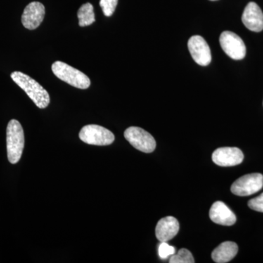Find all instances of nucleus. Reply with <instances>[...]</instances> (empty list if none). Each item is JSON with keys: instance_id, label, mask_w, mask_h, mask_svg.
Listing matches in <instances>:
<instances>
[{"instance_id": "obj_1", "label": "nucleus", "mask_w": 263, "mask_h": 263, "mask_svg": "<svg viewBox=\"0 0 263 263\" xmlns=\"http://www.w3.org/2000/svg\"><path fill=\"white\" fill-rule=\"evenodd\" d=\"M10 77L39 108H46L50 103L48 91L39 83L23 72L15 71Z\"/></svg>"}, {"instance_id": "obj_2", "label": "nucleus", "mask_w": 263, "mask_h": 263, "mask_svg": "<svg viewBox=\"0 0 263 263\" xmlns=\"http://www.w3.org/2000/svg\"><path fill=\"white\" fill-rule=\"evenodd\" d=\"M24 147V129L18 121L12 119L7 127V152L11 164L18 162Z\"/></svg>"}, {"instance_id": "obj_3", "label": "nucleus", "mask_w": 263, "mask_h": 263, "mask_svg": "<svg viewBox=\"0 0 263 263\" xmlns=\"http://www.w3.org/2000/svg\"><path fill=\"white\" fill-rule=\"evenodd\" d=\"M51 69L58 79L78 89H88L91 85V81L87 76L65 62H55L52 65Z\"/></svg>"}, {"instance_id": "obj_4", "label": "nucleus", "mask_w": 263, "mask_h": 263, "mask_svg": "<svg viewBox=\"0 0 263 263\" xmlns=\"http://www.w3.org/2000/svg\"><path fill=\"white\" fill-rule=\"evenodd\" d=\"M79 138L84 143L95 146H108L115 140L112 132L97 124L84 126L79 133Z\"/></svg>"}, {"instance_id": "obj_5", "label": "nucleus", "mask_w": 263, "mask_h": 263, "mask_svg": "<svg viewBox=\"0 0 263 263\" xmlns=\"http://www.w3.org/2000/svg\"><path fill=\"white\" fill-rule=\"evenodd\" d=\"M124 138L129 143L144 153H152L156 148L154 137L141 127H130L124 132Z\"/></svg>"}, {"instance_id": "obj_6", "label": "nucleus", "mask_w": 263, "mask_h": 263, "mask_svg": "<svg viewBox=\"0 0 263 263\" xmlns=\"http://www.w3.org/2000/svg\"><path fill=\"white\" fill-rule=\"evenodd\" d=\"M221 47L224 53L235 60H243L247 53V48L243 40L235 33L226 31L219 37Z\"/></svg>"}, {"instance_id": "obj_7", "label": "nucleus", "mask_w": 263, "mask_h": 263, "mask_svg": "<svg viewBox=\"0 0 263 263\" xmlns=\"http://www.w3.org/2000/svg\"><path fill=\"white\" fill-rule=\"evenodd\" d=\"M263 187V176L260 174L245 175L232 184L231 192L238 196H249Z\"/></svg>"}, {"instance_id": "obj_8", "label": "nucleus", "mask_w": 263, "mask_h": 263, "mask_svg": "<svg viewBox=\"0 0 263 263\" xmlns=\"http://www.w3.org/2000/svg\"><path fill=\"white\" fill-rule=\"evenodd\" d=\"M188 48L193 60L199 65L207 66L212 62L210 47L201 36L194 35L190 37Z\"/></svg>"}, {"instance_id": "obj_9", "label": "nucleus", "mask_w": 263, "mask_h": 263, "mask_svg": "<svg viewBox=\"0 0 263 263\" xmlns=\"http://www.w3.org/2000/svg\"><path fill=\"white\" fill-rule=\"evenodd\" d=\"M243 154L235 147H222L214 151L212 160L214 163L221 167H231L238 165L243 162Z\"/></svg>"}, {"instance_id": "obj_10", "label": "nucleus", "mask_w": 263, "mask_h": 263, "mask_svg": "<svg viewBox=\"0 0 263 263\" xmlns=\"http://www.w3.org/2000/svg\"><path fill=\"white\" fill-rule=\"evenodd\" d=\"M45 14L44 5L40 2H32L24 10L22 16V24L29 30L37 29L42 23Z\"/></svg>"}, {"instance_id": "obj_11", "label": "nucleus", "mask_w": 263, "mask_h": 263, "mask_svg": "<svg viewBox=\"0 0 263 263\" xmlns=\"http://www.w3.org/2000/svg\"><path fill=\"white\" fill-rule=\"evenodd\" d=\"M242 22L245 27L252 32L263 30V13L260 8L253 2L246 6L242 15Z\"/></svg>"}, {"instance_id": "obj_12", "label": "nucleus", "mask_w": 263, "mask_h": 263, "mask_svg": "<svg viewBox=\"0 0 263 263\" xmlns=\"http://www.w3.org/2000/svg\"><path fill=\"white\" fill-rule=\"evenodd\" d=\"M209 216L212 221L221 226H233L236 221L234 213L221 201H216L213 204L209 212Z\"/></svg>"}, {"instance_id": "obj_13", "label": "nucleus", "mask_w": 263, "mask_h": 263, "mask_svg": "<svg viewBox=\"0 0 263 263\" xmlns=\"http://www.w3.org/2000/svg\"><path fill=\"white\" fill-rule=\"evenodd\" d=\"M179 231V223L173 216L162 218L156 227V237L160 242H167L174 238Z\"/></svg>"}, {"instance_id": "obj_14", "label": "nucleus", "mask_w": 263, "mask_h": 263, "mask_svg": "<svg viewBox=\"0 0 263 263\" xmlns=\"http://www.w3.org/2000/svg\"><path fill=\"white\" fill-rule=\"evenodd\" d=\"M238 245L234 242H223L213 251L212 257L215 262H228L234 258L238 253Z\"/></svg>"}, {"instance_id": "obj_15", "label": "nucleus", "mask_w": 263, "mask_h": 263, "mask_svg": "<svg viewBox=\"0 0 263 263\" xmlns=\"http://www.w3.org/2000/svg\"><path fill=\"white\" fill-rule=\"evenodd\" d=\"M79 26L81 27H87L95 22L94 7L91 3H87L81 5L78 10Z\"/></svg>"}, {"instance_id": "obj_16", "label": "nucleus", "mask_w": 263, "mask_h": 263, "mask_svg": "<svg viewBox=\"0 0 263 263\" xmlns=\"http://www.w3.org/2000/svg\"><path fill=\"white\" fill-rule=\"evenodd\" d=\"M170 263H194L195 259L191 252L186 249H180L177 254L175 253L170 257Z\"/></svg>"}, {"instance_id": "obj_17", "label": "nucleus", "mask_w": 263, "mask_h": 263, "mask_svg": "<svg viewBox=\"0 0 263 263\" xmlns=\"http://www.w3.org/2000/svg\"><path fill=\"white\" fill-rule=\"evenodd\" d=\"M118 5V0H100V6L101 7L104 15L107 17L111 16L115 11Z\"/></svg>"}, {"instance_id": "obj_18", "label": "nucleus", "mask_w": 263, "mask_h": 263, "mask_svg": "<svg viewBox=\"0 0 263 263\" xmlns=\"http://www.w3.org/2000/svg\"><path fill=\"white\" fill-rule=\"evenodd\" d=\"M176 249L172 246L167 245L166 242H161L159 245L158 253L159 256L162 259H167V257H171L173 254L176 253Z\"/></svg>"}, {"instance_id": "obj_19", "label": "nucleus", "mask_w": 263, "mask_h": 263, "mask_svg": "<svg viewBox=\"0 0 263 263\" xmlns=\"http://www.w3.org/2000/svg\"><path fill=\"white\" fill-rule=\"evenodd\" d=\"M248 205L252 210L263 213V193L249 200Z\"/></svg>"}, {"instance_id": "obj_20", "label": "nucleus", "mask_w": 263, "mask_h": 263, "mask_svg": "<svg viewBox=\"0 0 263 263\" xmlns=\"http://www.w3.org/2000/svg\"><path fill=\"white\" fill-rule=\"evenodd\" d=\"M210 1H216V0H210Z\"/></svg>"}]
</instances>
